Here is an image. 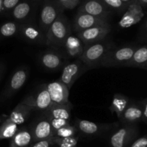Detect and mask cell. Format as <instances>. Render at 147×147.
<instances>
[{
    "label": "cell",
    "instance_id": "23",
    "mask_svg": "<svg viewBox=\"0 0 147 147\" xmlns=\"http://www.w3.org/2000/svg\"><path fill=\"white\" fill-rule=\"evenodd\" d=\"M123 66L147 68V46L138 47L131 59Z\"/></svg>",
    "mask_w": 147,
    "mask_h": 147
},
{
    "label": "cell",
    "instance_id": "32",
    "mask_svg": "<svg viewBox=\"0 0 147 147\" xmlns=\"http://www.w3.org/2000/svg\"><path fill=\"white\" fill-rule=\"evenodd\" d=\"M55 145L54 136L47 139L40 140V141L33 142L29 147H52Z\"/></svg>",
    "mask_w": 147,
    "mask_h": 147
},
{
    "label": "cell",
    "instance_id": "34",
    "mask_svg": "<svg viewBox=\"0 0 147 147\" xmlns=\"http://www.w3.org/2000/svg\"><path fill=\"white\" fill-rule=\"evenodd\" d=\"M128 147H147V135L135 139Z\"/></svg>",
    "mask_w": 147,
    "mask_h": 147
},
{
    "label": "cell",
    "instance_id": "36",
    "mask_svg": "<svg viewBox=\"0 0 147 147\" xmlns=\"http://www.w3.org/2000/svg\"><path fill=\"white\" fill-rule=\"evenodd\" d=\"M139 103L140 104L141 107L142 109V121L147 122V98L143 99V100L139 101Z\"/></svg>",
    "mask_w": 147,
    "mask_h": 147
},
{
    "label": "cell",
    "instance_id": "30",
    "mask_svg": "<svg viewBox=\"0 0 147 147\" xmlns=\"http://www.w3.org/2000/svg\"><path fill=\"white\" fill-rule=\"evenodd\" d=\"M109 8L113 9L118 12H123L126 10L127 6L123 4L121 0H101Z\"/></svg>",
    "mask_w": 147,
    "mask_h": 147
},
{
    "label": "cell",
    "instance_id": "6",
    "mask_svg": "<svg viewBox=\"0 0 147 147\" xmlns=\"http://www.w3.org/2000/svg\"><path fill=\"white\" fill-rule=\"evenodd\" d=\"M117 123H96L88 120L76 119L75 125L78 132L88 136H97L117 128Z\"/></svg>",
    "mask_w": 147,
    "mask_h": 147
},
{
    "label": "cell",
    "instance_id": "12",
    "mask_svg": "<svg viewBox=\"0 0 147 147\" xmlns=\"http://www.w3.org/2000/svg\"><path fill=\"white\" fill-rule=\"evenodd\" d=\"M29 73L27 68L21 67L15 71L10 77L7 88L4 90L3 98L7 99L18 92L27 82Z\"/></svg>",
    "mask_w": 147,
    "mask_h": 147
},
{
    "label": "cell",
    "instance_id": "1",
    "mask_svg": "<svg viewBox=\"0 0 147 147\" xmlns=\"http://www.w3.org/2000/svg\"><path fill=\"white\" fill-rule=\"evenodd\" d=\"M71 34V26L68 19L63 13L55 20L46 33L45 45L54 49H60Z\"/></svg>",
    "mask_w": 147,
    "mask_h": 147
},
{
    "label": "cell",
    "instance_id": "10",
    "mask_svg": "<svg viewBox=\"0 0 147 147\" xmlns=\"http://www.w3.org/2000/svg\"><path fill=\"white\" fill-rule=\"evenodd\" d=\"M144 16L142 5L137 0H134L126 8V12L119 22V27L128 28L140 22Z\"/></svg>",
    "mask_w": 147,
    "mask_h": 147
},
{
    "label": "cell",
    "instance_id": "41",
    "mask_svg": "<svg viewBox=\"0 0 147 147\" xmlns=\"http://www.w3.org/2000/svg\"><path fill=\"white\" fill-rule=\"evenodd\" d=\"M1 68H0V76H1Z\"/></svg>",
    "mask_w": 147,
    "mask_h": 147
},
{
    "label": "cell",
    "instance_id": "26",
    "mask_svg": "<svg viewBox=\"0 0 147 147\" xmlns=\"http://www.w3.org/2000/svg\"><path fill=\"white\" fill-rule=\"evenodd\" d=\"M31 12V5L27 1L20 2L12 10V16L19 22L25 20Z\"/></svg>",
    "mask_w": 147,
    "mask_h": 147
},
{
    "label": "cell",
    "instance_id": "25",
    "mask_svg": "<svg viewBox=\"0 0 147 147\" xmlns=\"http://www.w3.org/2000/svg\"><path fill=\"white\" fill-rule=\"evenodd\" d=\"M18 130L19 128L17 124L11 122L8 118H6L0 125V140L11 139Z\"/></svg>",
    "mask_w": 147,
    "mask_h": 147
},
{
    "label": "cell",
    "instance_id": "21",
    "mask_svg": "<svg viewBox=\"0 0 147 147\" xmlns=\"http://www.w3.org/2000/svg\"><path fill=\"white\" fill-rule=\"evenodd\" d=\"M32 110L27 105L20 102L14 110L11 111L8 118L9 120L17 124V125H22L26 121L31 114Z\"/></svg>",
    "mask_w": 147,
    "mask_h": 147
},
{
    "label": "cell",
    "instance_id": "19",
    "mask_svg": "<svg viewBox=\"0 0 147 147\" xmlns=\"http://www.w3.org/2000/svg\"><path fill=\"white\" fill-rule=\"evenodd\" d=\"M142 109L139 102H131L122 114L119 121L121 124H136L142 120Z\"/></svg>",
    "mask_w": 147,
    "mask_h": 147
},
{
    "label": "cell",
    "instance_id": "15",
    "mask_svg": "<svg viewBox=\"0 0 147 147\" xmlns=\"http://www.w3.org/2000/svg\"><path fill=\"white\" fill-rule=\"evenodd\" d=\"M33 138V142L47 139L55 136V131L47 117H44L36 121L30 128Z\"/></svg>",
    "mask_w": 147,
    "mask_h": 147
},
{
    "label": "cell",
    "instance_id": "4",
    "mask_svg": "<svg viewBox=\"0 0 147 147\" xmlns=\"http://www.w3.org/2000/svg\"><path fill=\"white\" fill-rule=\"evenodd\" d=\"M139 128L136 124H122L110 136L111 147H128L137 137Z\"/></svg>",
    "mask_w": 147,
    "mask_h": 147
},
{
    "label": "cell",
    "instance_id": "14",
    "mask_svg": "<svg viewBox=\"0 0 147 147\" xmlns=\"http://www.w3.org/2000/svg\"><path fill=\"white\" fill-rule=\"evenodd\" d=\"M18 33L22 38L31 43L37 44H45L46 42V36L44 32L35 24L24 23L20 24Z\"/></svg>",
    "mask_w": 147,
    "mask_h": 147
},
{
    "label": "cell",
    "instance_id": "9",
    "mask_svg": "<svg viewBox=\"0 0 147 147\" xmlns=\"http://www.w3.org/2000/svg\"><path fill=\"white\" fill-rule=\"evenodd\" d=\"M62 14L60 4H55L52 1H46L42 7L40 14L39 24L40 27L46 35L47 30L53 22Z\"/></svg>",
    "mask_w": 147,
    "mask_h": 147
},
{
    "label": "cell",
    "instance_id": "22",
    "mask_svg": "<svg viewBox=\"0 0 147 147\" xmlns=\"http://www.w3.org/2000/svg\"><path fill=\"white\" fill-rule=\"evenodd\" d=\"M72 107L73 105H63L53 103V105L47 110L44 111V115L54 118H60L69 121Z\"/></svg>",
    "mask_w": 147,
    "mask_h": 147
},
{
    "label": "cell",
    "instance_id": "11",
    "mask_svg": "<svg viewBox=\"0 0 147 147\" xmlns=\"http://www.w3.org/2000/svg\"><path fill=\"white\" fill-rule=\"evenodd\" d=\"M39 59L43 67L51 71L58 70L67 63V58L61 52L54 48L42 52Z\"/></svg>",
    "mask_w": 147,
    "mask_h": 147
},
{
    "label": "cell",
    "instance_id": "37",
    "mask_svg": "<svg viewBox=\"0 0 147 147\" xmlns=\"http://www.w3.org/2000/svg\"><path fill=\"white\" fill-rule=\"evenodd\" d=\"M137 1L142 5V7H146L147 6V0H137Z\"/></svg>",
    "mask_w": 147,
    "mask_h": 147
},
{
    "label": "cell",
    "instance_id": "42",
    "mask_svg": "<svg viewBox=\"0 0 147 147\" xmlns=\"http://www.w3.org/2000/svg\"><path fill=\"white\" fill-rule=\"evenodd\" d=\"M34 1H39V0H34Z\"/></svg>",
    "mask_w": 147,
    "mask_h": 147
},
{
    "label": "cell",
    "instance_id": "27",
    "mask_svg": "<svg viewBox=\"0 0 147 147\" xmlns=\"http://www.w3.org/2000/svg\"><path fill=\"white\" fill-rule=\"evenodd\" d=\"M20 24L15 22H7L0 27V35L3 37H8L18 33Z\"/></svg>",
    "mask_w": 147,
    "mask_h": 147
},
{
    "label": "cell",
    "instance_id": "5",
    "mask_svg": "<svg viewBox=\"0 0 147 147\" xmlns=\"http://www.w3.org/2000/svg\"><path fill=\"white\" fill-rule=\"evenodd\" d=\"M88 69H89L88 68L80 59L67 63L63 66L58 81L70 89L78 78Z\"/></svg>",
    "mask_w": 147,
    "mask_h": 147
},
{
    "label": "cell",
    "instance_id": "38",
    "mask_svg": "<svg viewBox=\"0 0 147 147\" xmlns=\"http://www.w3.org/2000/svg\"><path fill=\"white\" fill-rule=\"evenodd\" d=\"M121 1L123 4H126V5L128 7V6H129V4H130L131 3L134 1V0H121Z\"/></svg>",
    "mask_w": 147,
    "mask_h": 147
},
{
    "label": "cell",
    "instance_id": "29",
    "mask_svg": "<svg viewBox=\"0 0 147 147\" xmlns=\"http://www.w3.org/2000/svg\"><path fill=\"white\" fill-rule=\"evenodd\" d=\"M78 132V131L76 128V126L68 124V125L57 130L55 132V136L60 137V138H69V137L75 136Z\"/></svg>",
    "mask_w": 147,
    "mask_h": 147
},
{
    "label": "cell",
    "instance_id": "33",
    "mask_svg": "<svg viewBox=\"0 0 147 147\" xmlns=\"http://www.w3.org/2000/svg\"><path fill=\"white\" fill-rule=\"evenodd\" d=\"M80 0H58L60 6L64 9L67 10H73L78 4Z\"/></svg>",
    "mask_w": 147,
    "mask_h": 147
},
{
    "label": "cell",
    "instance_id": "17",
    "mask_svg": "<svg viewBox=\"0 0 147 147\" xmlns=\"http://www.w3.org/2000/svg\"><path fill=\"white\" fill-rule=\"evenodd\" d=\"M109 23L108 20L100 17H96V16L90 15L86 13L78 12L74 20V27L75 31L78 33L82 30L95 27V26L104 24Z\"/></svg>",
    "mask_w": 147,
    "mask_h": 147
},
{
    "label": "cell",
    "instance_id": "2",
    "mask_svg": "<svg viewBox=\"0 0 147 147\" xmlns=\"http://www.w3.org/2000/svg\"><path fill=\"white\" fill-rule=\"evenodd\" d=\"M113 48V43L106 40V39L96 43L86 45L84 47L83 53L79 58L80 61L88 68L100 66V61L108 50Z\"/></svg>",
    "mask_w": 147,
    "mask_h": 147
},
{
    "label": "cell",
    "instance_id": "20",
    "mask_svg": "<svg viewBox=\"0 0 147 147\" xmlns=\"http://www.w3.org/2000/svg\"><path fill=\"white\" fill-rule=\"evenodd\" d=\"M33 143V138L30 128H22L17 131L11 138L9 146L29 147Z\"/></svg>",
    "mask_w": 147,
    "mask_h": 147
},
{
    "label": "cell",
    "instance_id": "43",
    "mask_svg": "<svg viewBox=\"0 0 147 147\" xmlns=\"http://www.w3.org/2000/svg\"><path fill=\"white\" fill-rule=\"evenodd\" d=\"M9 147H11V146H9Z\"/></svg>",
    "mask_w": 147,
    "mask_h": 147
},
{
    "label": "cell",
    "instance_id": "40",
    "mask_svg": "<svg viewBox=\"0 0 147 147\" xmlns=\"http://www.w3.org/2000/svg\"><path fill=\"white\" fill-rule=\"evenodd\" d=\"M146 30H147V20H146Z\"/></svg>",
    "mask_w": 147,
    "mask_h": 147
},
{
    "label": "cell",
    "instance_id": "13",
    "mask_svg": "<svg viewBox=\"0 0 147 147\" xmlns=\"http://www.w3.org/2000/svg\"><path fill=\"white\" fill-rule=\"evenodd\" d=\"M47 91L53 103L63 105H72L69 101V90L65 84L59 81L46 84Z\"/></svg>",
    "mask_w": 147,
    "mask_h": 147
},
{
    "label": "cell",
    "instance_id": "8",
    "mask_svg": "<svg viewBox=\"0 0 147 147\" xmlns=\"http://www.w3.org/2000/svg\"><path fill=\"white\" fill-rule=\"evenodd\" d=\"M111 27L109 23L95 26L77 33V36L85 46L100 41L107 37L111 32Z\"/></svg>",
    "mask_w": 147,
    "mask_h": 147
},
{
    "label": "cell",
    "instance_id": "28",
    "mask_svg": "<svg viewBox=\"0 0 147 147\" xmlns=\"http://www.w3.org/2000/svg\"><path fill=\"white\" fill-rule=\"evenodd\" d=\"M55 145L58 147H77L79 137L75 136L69 138H60L54 136Z\"/></svg>",
    "mask_w": 147,
    "mask_h": 147
},
{
    "label": "cell",
    "instance_id": "31",
    "mask_svg": "<svg viewBox=\"0 0 147 147\" xmlns=\"http://www.w3.org/2000/svg\"><path fill=\"white\" fill-rule=\"evenodd\" d=\"M45 117H47V118H48L49 120H50L52 127H53L55 132L57 130L63 128V126H65V125L70 124L69 123V121L66 120L60 119V118H51V117H47V116H45Z\"/></svg>",
    "mask_w": 147,
    "mask_h": 147
},
{
    "label": "cell",
    "instance_id": "18",
    "mask_svg": "<svg viewBox=\"0 0 147 147\" xmlns=\"http://www.w3.org/2000/svg\"><path fill=\"white\" fill-rule=\"evenodd\" d=\"M85 45L78 36L72 35L71 34L67 37L64 45L60 49L61 53L67 59H76L80 57L84 50Z\"/></svg>",
    "mask_w": 147,
    "mask_h": 147
},
{
    "label": "cell",
    "instance_id": "7",
    "mask_svg": "<svg viewBox=\"0 0 147 147\" xmlns=\"http://www.w3.org/2000/svg\"><path fill=\"white\" fill-rule=\"evenodd\" d=\"M21 102L30 107L32 110L42 111L47 110L53 103L46 84L41 86L35 95L26 97Z\"/></svg>",
    "mask_w": 147,
    "mask_h": 147
},
{
    "label": "cell",
    "instance_id": "39",
    "mask_svg": "<svg viewBox=\"0 0 147 147\" xmlns=\"http://www.w3.org/2000/svg\"><path fill=\"white\" fill-rule=\"evenodd\" d=\"M2 8V0H0V10Z\"/></svg>",
    "mask_w": 147,
    "mask_h": 147
},
{
    "label": "cell",
    "instance_id": "35",
    "mask_svg": "<svg viewBox=\"0 0 147 147\" xmlns=\"http://www.w3.org/2000/svg\"><path fill=\"white\" fill-rule=\"evenodd\" d=\"M20 0H2V8L5 10H13L20 3Z\"/></svg>",
    "mask_w": 147,
    "mask_h": 147
},
{
    "label": "cell",
    "instance_id": "3",
    "mask_svg": "<svg viewBox=\"0 0 147 147\" xmlns=\"http://www.w3.org/2000/svg\"><path fill=\"white\" fill-rule=\"evenodd\" d=\"M138 46H127L108 50L100 61L103 67L123 66L133 56Z\"/></svg>",
    "mask_w": 147,
    "mask_h": 147
},
{
    "label": "cell",
    "instance_id": "16",
    "mask_svg": "<svg viewBox=\"0 0 147 147\" xmlns=\"http://www.w3.org/2000/svg\"><path fill=\"white\" fill-rule=\"evenodd\" d=\"M78 12L86 13L108 20L110 11L101 0H86L79 7Z\"/></svg>",
    "mask_w": 147,
    "mask_h": 147
},
{
    "label": "cell",
    "instance_id": "24",
    "mask_svg": "<svg viewBox=\"0 0 147 147\" xmlns=\"http://www.w3.org/2000/svg\"><path fill=\"white\" fill-rule=\"evenodd\" d=\"M130 102L129 98L125 95L121 94H115L110 106L111 112L112 113H116L119 120Z\"/></svg>",
    "mask_w": 147,
    "mask_h": 147
}]
</instances>
